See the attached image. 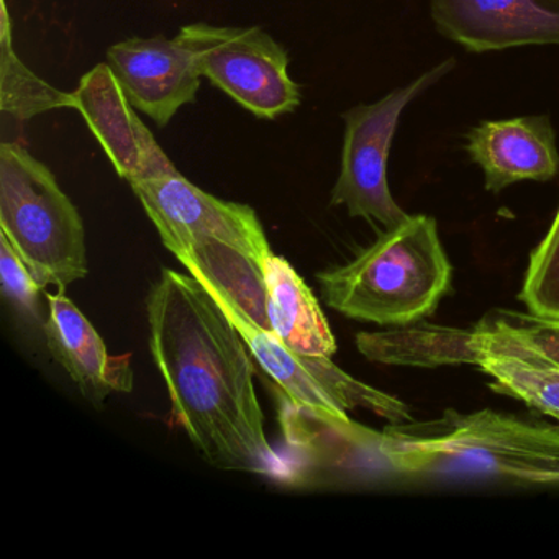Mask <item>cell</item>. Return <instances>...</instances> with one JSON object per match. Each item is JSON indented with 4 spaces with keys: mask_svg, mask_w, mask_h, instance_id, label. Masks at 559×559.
<instances>
[{
    "mask_svg": "<svg viewBox=\"0 0 559 559\" xmlns=\"http://www.w3.org/2000/svg\"><path fill=\"white\" fill-rule=\"evenodd\" d=\"M466 153L484 173L486 191L499 194L523 181H551L559 173L556 132L548 116L487 120L466 135Z\"/></svg>",
    "mask_w": 559,
    "mask_h": 559,
    "instance_id": "13",
    "label": "cell"
},
{
    "mask_svg": "<svg viewBox=\"0 0 559 559\" xmlns=\"http://www.w3.org/2000/svg\"><path fill=\"white\" fill-rule=\"evenodd\" d=\"M499 312L510 325L515 326L526 338L532 340L535 345L559 361V322L538 319L532 313L510 312V310H499Z\"/></svg>",
    "mask_w": 559,
    "mask_h": 559,
    "instance_id": "19",
    "label": "cell"
},
{
    "mask_svg": "<svg viewBox=\"0 0 559 559\" xmlns=\"http://www.w3.org/2000/svg\"><path fill=\"white\" fill-rule=\"evenodd\" d=\"M336 312L379 326L414 325L451 293L453 266L430 215H408L343 266L317 274Z\"/></svg>",
    "mask_w": 559,
    "mask_h": 559,
    "instance_id": "4",
    "label": "cell"
},
{
    "mask_svg": "<svg viewBox=\"0 0 559 559\" xmlns=\"http://www.w3.org/2000/svg\"><path fill=\"white\" fill-rule=\"evenodd\" d=\"M148 343L171 417L212 466L276 476L253 355L230 317L191 274L163 270L146 297Z\"/></svg>",
    "mask_w": 559,
    "mask_h": 559,
    "instance_id": "1",
    "label": "cell"
},
{
    "mask_svg": "<svg viewBox=\"0 0 559 559\" xmlns=\"http://www.w3.org/2000/svg\"><path fill=\"white\" fill-rule=\"evenodd\" d=\"M438 34L469 53L558 45L559 0H430Z\"/></svg>",
    "mask_w": 559,
    "mask_h": 559,
    "instance_id": "10",
    "label": "cell"
},
{
    "mask_svg": "<svg viewBox=\"0 0 559 559\" xmlns=\"http://www.w3.org/2000/svg\"><path fill=\"white\" fill-rule=\"evenodd\" d=\"M222 309L243 336L253 358L294 404L319 408L338 418H349L348 412L356 408H365L389 421L412 418L411 408L401 399L358 381L338 368L330 356L294 353L276 333L253 325L228 307Z\"/></svg>",
    "mask_w": 559,
    "mask_h": 559,
    "instance_id": "8",
    "label": "cell"
},
{
    "mask_svg": "<svg viewBox=\"0 0 559 559\" xmlns=\"http://www.w3.org/2000/svg\"><path fill=\"white\" fill-rule=\"evenodd\" d=\"M267 313L277 338L294 353L330 356L336 353L335 336L306 281L286 258L271 251L264 260Z\"/></svg>",
    "mask_w": 559,
    "mask_h": 559,
    "instance_id": "15",
    "label": "cell"
},
{
    "mask_svg": "<svg viewBox=\"0 0 559 559\" xmlns=\"http://www.w3.org/2000/svg\"><path fill=\"white\" fill-rule=\"evenodd\" d=\"M166 250L218 304L274 333L267 313L266 231L253 207L224 201L179 171L132 182Z\"/></svg>",
    "mask_w": 559,
    "mask_h": 559,
    "instance_id": "3",
    "label": "cell"
},
{
    "mask_svg": "<svg viewBox=\"0 0 559 559\" xmlns=\"http://www.w3.org/2000/svg\"><path fill=\"white\" fill-rule=\"evenodd\" d=\"M178 38L202 78L253 116L273 120L300 106V87L290 78L286 50L261 28L192 24L182 27Z\"/></svg>",
    "mask_w": 559,
    "mask_h": 559,
    "instance_id": "7",
    "label": "cell"
},
{
    "mask_svg": "<svg viewBox=\"0 0 559 559\" xmlns=\"http://www.w3.org/2000/svg\"><path fill=\"white\" fill-rule=\"evenodd\" d=\"M8 0L0 15V109L19 122H28L48 110L76 109L73 93H63L32 73L14 50Z\"/></svg>",
    "mask_w": 559,
    "mask_h": 559,
    "instance_id": "16",
    "label": "cell"
},
{
    "mask_svg": "<svg viewBox=\"0 0 559 559\" xmlns=\"http://www.w3.org/2000/svg\"><path fill=\"white\" fill-rule=\"evenodd\" d=\"M362 463L412 479L559 489V425L492 408H448L428 420L389 421L382 431L352 418L320 427L312 451L319 486L348 480Z\"/></svg>",
    "mask_w": 559,
    "mask_h": 559,
    "instance_id": "2",
    "label": "cell"
},
{
    "mask_svg": "<svg viewBox=\"0 0 559 559\" xmlns=\"http://www.w3.org/2000/svg\"><path fill=\"white\" fill-rule=\"evenodd\" d=\"M0 280H2V294L14 307L15 312L28 322L40 323V296L44 287L35 280L32 271L25 266L17 251L11 247L8 238L0 234Z\"/></svg>",
    "mask_w": 559,
    "mask_h": 559,
    "instance_id": "18",
    "label": "cell"
},
{
    "mask_svg": "<svg viewBox=\"0 0 559 559\" xmlns=\"http://www.w3.org/2000/svg\"><path fill=\"white\" fill-rule=\"evenodd\" d=\"M127 99L158 127H166L181 107L198 100L202 74L178 37L130 38L107 51Z\"/></svg>",
    "mask_w": 559,
    "mask_h": 559,
    "instance_id": "12",
    "label": "cell"
},
{
    "mask_svg": "<svg viewBox=\"0 0 559 559\" xmlns=\"http://www.w3.org/2000/svg\"><path fill=\"white\" fill-rule=\"evenodd\" d=\"M73 94L78 112L99 140L120 178L132 185L178 171L136 116L109 63L97 64L84 74Z\"/></svg>",
    "mask_w": 559,
    "mask_h": 559,
    "instance_id": "11",
    "label": "cell"
},
{
    "mask_svg": "<svg viewBox=\"0 0 559 559\" xmlns=\"http://www.w3.org/2000/svg\"><path fill=\"white\" fill-rule=\"evenodd\" d=\"M457 365L476 366L490 388L559 425V361L510 325L499 310L464 329Z\"/></svg>",
    "mask_w": 559,
    "mask_h": 559,
    "instance_id": "9",
    "label": "cell"
},
{
    "mask_svg": "<svg viewBox=\"0 0 559 559\" xmlns=\"http://www.w3.org/2000/svg\"><path fill=\"white\" fill-rule=\"evenodd\" d=\"M0 230L41 287L67 289L90 273L80 211L19 143L0 145Z\"/></svg>",
    "mask_w": 559,
    "mask_h": 559,
    "instance_id": "5",
    "label": "cell"
},
{
    "mask_svg": "<svg viewBox=\"0 0 559 559\" xmlns=\"http://www.w3.org/2000/svg\"><path fill=\"white\" fill-rule=\"evenodd\" d=\"M287 404H294V402H286V404L281 407V412H283V408L286 407ZM317 411H319V408H317ZM281 483H283V469H281Z\"/></svg>",
    "mask_w": 559,
    "mask_h": 559,
    "instance_id": "20",
    "label": "cell"
},
{
    "mask_svg": "<svg viewBox=\"0 0 559 559\" xmlns=\"http://www.w3.org/2000/svg\"><path fill=\"white\" fill-rule=\"evenodd\" d=\"M454 67L456 60L448 58L378 103L359 104L343 114L345 136L340 175L330 199L333 207L343 205L352 217L365 218L385 230L408 217L389 188V152L405 107L440 83Z\"/></svg>",
    "mask_w": 559,
    "mask_h": 559,
    "instance_id": "6",
    "label": "cell"
},
{
    "mask_svg": "<svg viewBox=\"0 0 559 559\" xmlns=\"http://www.w3.org/2000/svg\"><path fill=\"white\" fill-rule=\"evenodd\" d=\"M44 330L48 349L93 405L112 394H129L135 385L130 356H110L93 323L68 299L64 289L48 294Z\"/></svg>",
    "mask_w": 559,
    "mask_h": 559,
    "instance_id": "14",
    "label": "cell"
},
{
    "mask_svg": "<svg viewBox=\"0 0 559 559\" xmlns=\"http://www.w3.org/2000/svg\"><path fill=\"white\" fill-rule=\"evenodd\" d=\"M519 299L533 317L559 322V209L548 234L530 254Z\"/></svg>",
    "mask_w": 559,
    "mask_h": 559,
    "instance_id": "17",
    "label": "cell"
}]
</instances>
